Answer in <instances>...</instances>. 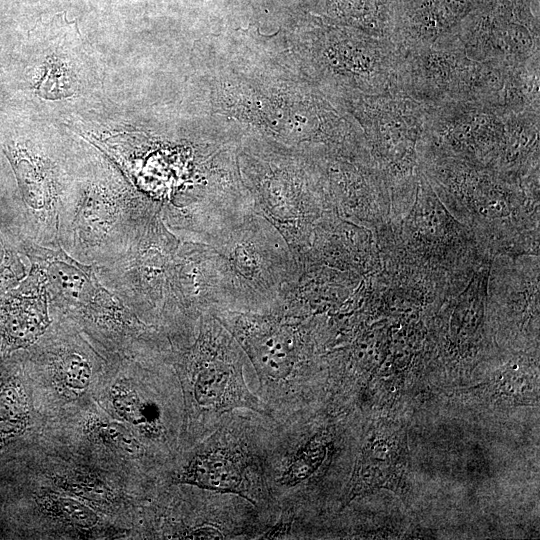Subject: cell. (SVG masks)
Wrapping results in <instances>:
<instances>
[{
  "label": "cell",
  "mask_w": 540,
  "mask_h": 540,
  "mask_svg": "<svg viewBox=\"0 0 540 540\" xmlns=\"http://www.w3.org/2000/svg\"><path fill=\"white\" fill-rule=\"evenodd\" d=\"M199 252V295L230 312L270 309L298 276L286 240L255 208Z\"/></svg>",
  "instance_id": "obj_1"
},
{
  "label": "cell",
  "mask_w": 540,
  "mask_h": 540,
  "mask_svg": "<svg viewBox=\"0 0 540 540\" xmlns=\"http://www.w3.org/2000/svg\"><path fill=\"white\" fill-rule=\"evenodd\" d=\"M242 352L217 318L202 326L188 362V391L197 410L212 416L235 409L268 413L244 380Z\"/></svg>",
  "instance_id": "obj_2"
},
{
  "label": "cell",
  "mask_w": 540,
  "mask_h": 540,
  "mask_svg": "<svg viewBox=\"0 0 540 540\" xmlns=\"http://www.w3.org/2000/svg\"><path fill=\"white\" fill-rule=\"evenodd\" d=\"M403 54L402 93L426 106L478 100L482 62L467 56L457 35Z\"/></svg>",
  "instance_id": "obj_3"
},
{
  "label": "cell",
  "mask_w": 540,
  "mask_h": 540,
  "mask_svg": "<svg viewBox=\"0 0 540 540\" xmlns=\"http://www.w3.org/2000/svg\"><path fill=\"white\" fill-rule=\"evenodd\" d=\"M217 319L236 339L261 382L280 384L296 372L300 346L296 324L251 312H228Z\"/></svg>",
  "instance_id": "obj_4"
},
{
  "label": "cell",
  "mask_w": 540,
  "mask_h": 540,
  "mask_svg": "<svg viewBox=\"0 0 540 540\" xmlns=\"http://www.w3.org/2000/svg\"><path fill=\"white\" fill-rule=\"evenodd\" d=\"M247 451L226 433L218 432L178 472L175 481L251 501Z\"/></svg>",
  "instance_id": "obj_5"
},
{
  "label": "cell",
  "mask_w": 540,
  "mask_h": 540,
  "mask_svg": "<svg viewBox=\"0 0 540 540\" xmlns=\"http://www.w3.org/2000/svg\"><path fill=\"white\" fill-rule=\"evenodd\" d=\"M48 324L45 298L11 295L0 300V338L8 347L30 345Z\"/></svg>",
  "instance_id": "obj_6"
},
{
  "label": "cell",
  "mask_w": 540,
  "mask_h": 540,
  "mask_svg": "<svg viewBox=\"0 0 540 540\" xmlns=\"http://www.w3.org/2000/svg\"><path fill=\"white\" fill-rule=\"evenodd\" d=\"M110 398L115 411L127 422L137 426L147 435L159 434L161 414L154 402L143 400L138 392L125 382L115 383Z\"/></svg>",
  "instance_id": "obj_7"
},
{
  "label": "cell",
  "mask_w": 540,
  "mask_h": 540,
  "mask_svg": "<svg viewBox=\"0 0 540 540\" xmlns=\"http://www.w3.org/2000/svg\"><path fill=\"white\" fill-rule=\"evenodd\" d=\"M29 407L21 384L8 380L0 384V446L25 431Z\"/></svg>",
  "instance_id": "obj_8"
},
{
  "label": "cell",
  "mask_w": 540,
  "mask_h": 540,
  "mask_svg": "<svg viewBox=\"0 0 540 540\" xmlns=\"http://www.w3.org/2000/svg\"><path fill=\"white\" fill-rule=\"evenodd\" d=\"M40 505L52 516L80 528H90L98 523V516L90 507L70 497L43 493Z\"/></svg>",
  "instance_id": "obj_9"
},
{
  "label": "cell",
  "mask_w": 540,
  "mask_h": 540,
  "mask_svg": "<svg viewBox=\"0 0 540 540\" xmlns=\"http://www.w3.org/2000/svg\"><path fill=\"white\" fill-rule=\"evenodd\" d=\"M48 273L64 296L75 299L84 298L93 285L90 277L85 274L83 268L77 264L68 262V259L52 257L49 263Z\"/></svg>",
  "instance_id": "obj_10"
},
{
  "label": "cell",
  "mask_w": 540,
  "mask_h": 540,
  "mask_svg": "<svg viewBox=\"0 0 540 540\" xmlns=\"http://www.w3.org/2000/svg\"><path fill=\"white\" fill-rule=\"evenodd\" d=\"M323 457V446L316 439L304 443L293 453L282 474L287 485H296L307 479L318 467Z\"/></svg>",
  "instance_id": "obj_11"
},
{
  "label": "cell",
  "mask_w": 540,
  "mask_h": 540,
  "mask_svg": "<svg viewBox=\"0 0 540 540\" xmlns=\"http://www.w3.org/2000/svg\"><path fill=\"white\" fill-rule=\"evenodd\" d=\"M55 481L58 486L70 493L95 503H109L114 498L107 485L93 475L84 472H70L59 476Z\"/></svg>",
  "instance_id": "obj_12"
},
{
  "label": "cell",
  "mask_w": 540,
  "mask_h": 540,
  "mask_svg": "<svg viewBox=\"0 0 540 540\" xmlns=\"http://www.w3.org/2000/svg\"><path fill=\"white\" fill-rule=\"evenodd\" d=\"M88 427V433L94 439L122 453L136 455L142 450L137 439L118 423L91 419Z\"/></svg>",
  "instance_id": "obj_13"
},
{
  "label": "cell",
  "mask_w": 540,
  "mask_h": 540,
  "mask_svg": "<svg viewBox=\"0 0 540 540\" xmlns=\"http://www.w3.org/2000/svg\"><path fill=\"white\" fill-rule=\"evenodd\" d=\"M55 372L61 387L74 394L82 393L91 378L90 365L77 354L63 356L57 362Z\"/></svg>",
  "instance_id": "obj_14"
},
{
  "label": "cell",
  "mask_w": 540,
  "mask_h": 540,
  "mask_svg": "<svg viewBox=\"0 0 540 540\" xmlns=\"http://www.w3.org/2000/svg\"><path fill=\"white\" fill-rule=\"evenodd\" d=\"M37 94L46 99L71 96L73 78L68 68L57 61H48L36 87Z\"/></svg>",
  "instance_id": "obj_15"
}]
</instances>
